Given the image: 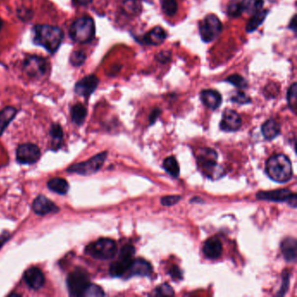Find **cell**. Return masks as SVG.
<instances>
[{"label": "cell", "mask_w": 297, "mask_h": 297, "mask_svg": "<svg viewBox=\"0 0 297 297\" xmlns=\"http://www.w3.org/2000/svg\"><path fill=\"white\" fill-rule=\"evenodd\" d=\"M87 115V110L85 106L78 103L71 108V120L78 126H81L85 122V118Z\"/></svg>", "instance_id": "26"}, {"label": "cell", "mask_w": 297, "mask_h": 297, "mask_svg": "<svg viewBox=\"0 0 297 297\" xmlns=\"http://www.w3.org/2000/svg\"><path fill=\"white\" fill-rule=\"evenodd\" d=\"M10 238H11V235L9 233L8 234H4V235L0 236V248L4 246V243L8 242Z\"/></svg>", "instance_id": "43"}, {"label": "cell", "mask_w": 297, "mask_h": 297, "mask_svg": "<svg viewBox=\"0 0 297 297\" xmlns=\"http://www.w3.org/2000/svg\"><path fill=\"white\" fill-rule=\"evenodd\" d=\"M163 167L166 170V173L174 178L179 177L180 175V166L178 164L176 159L174 156H170L164 160Z\"/></svg>", "instance_id": "29"}, {"label": "cell", "mask_w": 297, "mask_h": 297, "mask_svg": "<svg viewBox=\"0 0 297 297\" xmlns=\"http://www.w3.org/2000/svg\"><path fill=\"white\" fill-rule=\"evenodd\" d=\"M135 254V248L131 244L125 245L120 249L118 260L109 268V274L112 277H122L128 273Z\"/></svg>", "instance_id": "7"}, {"label": "cell", "mask_w": 297, "mask_h": 297, "mask_svg": "<svg viewBox=\"0 0 297 297\" xmlns=\"http://www.w3.org/2000/svg\"><path fill=\"white\" fill-rule=\"evenodd\" d=\"M86 255L101 261L112 259L117 253V244L109 238H101L88 244L85 248Z\"/></svg>", "instance_id": "5"}, {"label": "cell", "mask_w": 297, "mask_h": 297, "mask_svg": "<svg viewBox=\"0 0 297 297\" xmlns=\"http://www.w3.org/2000/svg\"><path fill=\"white\" fill-rule=\"evenodd\" d=\"M182 199V197L179 195H168V196L162 197V204L166 207H171L174 206L179 202V201Z\"/></svg>", "instance_id": "39"}, {"label": "cell", "mask_w": 297, "mask_h": 297, "mask_svg": "<svg viewBox=\"0 0 297 297\" xmlns=\"http://www.w3.org/2000/svg\"><path fill=\"white\" fill-rule=\"evenodd\" d=\"M24 281L27 283V285L31 290H40L45 285L46 277L45 274H43L42 271L39 268L31 267L30 269L26 270L24 273Z\"/></svg>", "instance_id": "13"}, {"label": "cell", "mask_w": 297, "mask_h": 297, "mask_svg": "<svg viewBox=\"0 0 297 297\" xmlns=\"http://www.w3.org/2000/svg\"><path fill=\"white\" fill-rule=\"evenodd\" d=\"M47 187L54 193L65 195L69 191V183L63 178H53L47 182Z\"/></svg>", "instance_id": "25"}, {"label": "cell", "mask_w": 297, "mask_h": 297, "mask_svg": "<svg viewBox=\"0 0 297 297\" xmlns=\"http://www.w3.org/2000/svg\"><path fill=\"white\" fill-rule=\"evenodd\" d=\"M168 274L173 278H177V279H182V271L180 269H178L177 267L174 266L170 270Z\"/></svg>", "instance_id": "42"}, {"label": "cell", "mask_w": 297, "mask_h": 297, "mask_svg": "<svg viewBox=\"0 0 297 297\" xmlns=\"http://www.w3.org/2000/svg\"><path fill=\"white\" fill-rule=\"evenodd\" d=\"M74 2L79 5H87V4H91L93 2V0H74Z\"/></svg>", "instance_id": "44"}, {"label": "cell", "mask_w": 297, "mask_h": 297, "mask_svg": "<svg viewBox=\"0 0 297 297\" xmlns=\"http://www.w3.org/2000/svg\"><path fill=\"white\" fill-rule=\"evenodd\" d=\"M266 173L274 182L279 183L289 182L293 175L290 159L284 155L271 156L266 163Z\"/></svg>", "instance_id": "2"}, {"label": "cell", "mask_w": 297, "mask_h": 297, "mask_svg": "<svg viewBox=\"0 0 297 297\" xmlns=\"http://www.w3.org/2000/svg\"><path fill=\"white\" fill-rule=\"evenodd\" d=\"M166 39V32L161 27H155L152 31H149L144 38V41L148 45L158 46L165 41Z\"/></svg>", "instance_id": "23"}, {"label": "cell", "mask_w": 297, "mask_h": 297, "mask_svg": "<svg viewBox=\"0 0 297 297\" xmlns=\"http://www.w3.org/2000/svg\"><path fill=\"white\" fill-rule=\"evenodd\" d=\"M162 7L166 16L172 17L177 12V2L176 0H162Z\"/></svg>", "instance_id": "30"}, {"label": "cell", "mask_w": 297, "mask_h": 297, "mask_svg": "<svg viewBox=\"0 0 297 297\" xmlns=\"http://www.w3.org/2000/svg\"><path fill=\"white\" fill-rule=\"evenodd\" d=\"M155 295L160 296V297H164V296H168L172 297L174 296V292L173 288L168 285L167 283H163L162 285L159 286L158 288L155 290Z\"/></svg>", "instance_id": "36"}, {"label": "cell", "mask_w": 297, "mask_h": 297, "mask_svg": "<svg viewBox=\"0 0 297 297\" xmlns=\"http://www.w3.org/2000/svg\"><path fill=\"white\" fill-rule=\"evenodd\" d=\"M243 7L239 0H231L228 4V15L237 18L243 13Z\"/></svg>", "instance_id": "32"}, {"label": "cell", "mask_w": 297, "mask_h": 297, "mask_svg": "<svg viewBox=\"0 0 297 297\" xmlns=\"http://www.w3.org/2000/svg\"><path fill=\"white\" fill-rule=\"evenodd\" d=\"M32 210L38 216H45L58 213L59 208L47 196L40 194L33 201Z\"/></svg>", "instance_id": "14"}, {"label": "cell", "mask_w": 297, "mask_h": 297, "mask_svg": "<svg viewBox=\"0 0 297 297\" xmlns=\"http://www.w3.org/2000/svg\"><path fill=\"white\" fill-rule=\"evenodd\" d=\"M105 292L101 289L100 286L90 283L88 288L85 290L84 297H104Z\"/></svg>", "instance_id": "35"}, {"label": "cell", "mask_w": 297, "mask_h": 297, "mask_svg": "<svg viewBox=\"0 0 297 297\" xmlns=\"http://www.w3.org/2000/svg\"><path fill=\"white\" fill-rule=\"evenodd\" d=\"M159 113H160V111L159 110H156L155 112H153V114L150 117V121L152 123H154L155 122V120H156V118L158 117Z\"/></svg>", "instance_id": "45"}, {"label": "cell", "mask_w": 297, "mask_h": 297, "mask_svg": "<svg viewBox=\"0 0 297 297\" xmlns=\"http://www.w3.org/2000/svg\"><path fill=\"white\" fill-rule=\"evenodd\" d=\"M201 100L207 108L216 110L222 102V97L216 90L208 89L201 93Z\"/></svg>", "instance_id": "19"}, {"label": "cell", "mask_w": 297, "mask_h": 297, "mask_svg": "<svg viewBox=\"0 0 297 297\" xmlns=\"http://www.w3.org/2000/svg\"><path fill=\"white\" fill-rule=\"evenodd\" d=\"M268 13H269L268 10H264V11L261 10L260 12L254 14L253 18L248 21L247 27H246L247 32H253L255 31L263 23V21L266 19Z\"/></svg>", "instance_id": "28"}, {"label": "cell", "mask_w": 297, "mask_h": 297, "mask_svg": "<svg viewBox=\"0 0 297 297\" xmlns=\"http://www.w3.org/2000/svg\"><path fill=\"white\" fill-rule=\"evenodd\" d=\"M99 83L100 81L95 75L93 74L87 75L81 79V81H78L74 86V92L80 96L86 98L94 93V91L99 85Z\"/></svg>", "instance_id": "12"}, {"label": "cell", "mask_w": 297, "mask_h": 297, "mask_svg": "<svg viewBox=\"0 0 297 297\" xmlns=\"http://www.w3.org/2000/svg\"><path fill=\"white\" fill-rule=\"evenodd\" d=\"M32 39L35 45L44 47L48 53L54 54L61 46L64 32L59 27L37 25L32 30Z\"/></svg>", "instance_id": "1"}, {"label": "cell", "mask_w": 297, "mask_h": 297, "mask_svg": "<svg viewBox=\"0 0 297 297\" xmlns=\"http://www.w3.org/2000/svg\"><path fill=\"white\" fill-rule=\"evenodd\" d=\"M196 158L199 167L206 176L214 180L223 175V168L217 164L218 155L216 151L209 147L201 148L198 151Z\"/></svg>", "instance_id": "4"}, {"label": "cell", "mask_w": 297, "mask_h": 297, "mask_svg": "<svg viewBox=\"0 0 297 297\" xmlns=\"http://www.w3.org/2000/svg\"><path fill=\"white\" fill-rule=\"evenodd\" d=\"M23 68L29 77L40 79L47 74L49 65L45 58L37 55H29L24 60Z\"/></svg>", "instance_id": "10"}, {"label": "cell", "mask_w": 297, "mask_h": 297, "mask_svg": "<svg viewBox=\"0 0 297 297\" xmlns=\"http://www.w3.org/2000/svg\"><path fill=\"white\" fill-rule=\"evenodd\" d=\"M124 10L128 13H135L138 10V3L136 0H125L123 2Z\"/></svg>", "instance_id": "38"}, {"label": "cell", "mask_w": 297, "mask_h": 297, "mask_svg": "<svg viewBox=\"0 0 297 297\" xmlns=\"http://www.w3.org/2000/svg\"><path fill=\"white\" fill-rule=\"evenodd\" d=\"M199 31L204 42H212L220 34L222 31V25L217 16L210 14L201 21Z\"/></svg>", "instance_id": "9"}, {"label": "cell", "mask_w": 297, "mask_h": 297, "mask_svg": "<svg viewBox=\"0 0 297 297\" xmlns=\"http://www.w3.org/2000/svg\"><path fill=\"white\" fill-rule=\"evenodd\" d=\"M70 38L79 44H87L93 41L95 37V23L88 16L81 17L71 25Z\"/></svg>", "instance_id": "3"}, {"label": "cell", "mask_w": 297, "mask_h": 297, "mask_svg": "<svg viewBox=\"0 0 297 297\" xmlns=\"http://www.w3.org/2000/svg\"><path fill=\"white\" fill-rule=\"evenodd\" d=\"M3 26H4V22H3V20H1V18H0V31L2 30Z\"/></svg>", "instance_id": "46"}, {"label": "cell", "mask_w": 297, "mask_h": 297, "mask_svg": "<svg viewBox=\"0 0 297 297\" xmlns=\"http://www.w3.org/2000/svg\"><path fill=\"white\" fill-rule=\"evenodd\" d=\"M51 137V149L57 151L63 146L64 132L61 126L58 123L53 124L49 130Z\"/></svg>", "instance_id": "21"}, {"label": "cell", "mask_w": 297, "mask_h": 297, "mask_svg": "<svg viewBox=\"0 0 297 297\" xmlns=\"http://www.w3.org/2000/svg\"><path fill=\"white\" fill-rule=\"evenodd\" d=\"M289 282H290V277H289V274L287 271H284L282 273V285L280 292L277 294L278 296H284L287 290L289 289Z\"/></svg>", "instance_id": "41"}, {"label": "cell", "mask_w": 297, "mask_h": 297, "mask_svg": "<svg viewBox=\"0 0 297 297\" xmlns=\"http://www.w3.org/2000/svg\"><path fill=\"white\" fill-rule=\"evenodd\" d=\"M86 60V55L83 51H74L70 56V63L74 66H81Z\"/></svg>", "instance_id": "31"}, {"label": "cell", "mask_w": 297, "mask_h": 297, "mask_svg": "<svg viewBox=\"0 0 297 297\" xmlns=\"http://www.w3.org/2000/svg\"><path fill=\"white\" fill-rule=\"evenodd\" d=\"M297 85L296 83H294L293 85L290 86L289 89V92H288V95H287V99H288V102L290 105L291 110L294 112H296V108H297Z\"/></svg>", "instance_id": "33"}, {"label": "cell", "mask_w": 297, "mask_h": 297, "mask_svg": "<svg viewBox=\"0 0 297 297\" xmlns=\"http://www.w3.org/2000/svg\"><path fill=\"white\" fill-rule=\"evenodd\" d=\"M262 133L265 139L272 140L280 135L281 126L275 120H269L263 124L262 127Z\"/></svg>", "instance_id": "24"}, {"label": "cell", "mask_w": 297, "mask_h": 297, "mask_svg": "<svg viewBox=\"0 0 297 297\" xmlns=\"http://www.w3.org/2000/svg\"><path fill=\"white\" fill-rule=\"evenodd\" d=\"M108 152H102L101 154L93 156L89 159L88 161L74 164L70 166L66 172L70 174H77L80 175H91V174H96L99 170H101L103 166L104 162L108 157Z\"/></svg>", "instance_id": "8"}, {"label": "cell", "mask_w": 297, "mask_h": 297, "mask_svg": "<svg viewBox=\"0 0 297 297\" xmlns=\"http://www.w3.org/2000/svg\"><path fill=\"white\" fill-rule=\"evenodd\" d=\"M232 101L238 103V104H247L250 103V99L243 92H238L236 95L232 97Z\"/></svg>", "instance_id": "40"}, {"label": "cell", "mask_w": 297, "mask_h": 297, "mask_svg": "<svg viewBox=\"0 0 297 297\" xmlns=\"http://www.w3.org/2000/svg\"><path fill=\"white\" fill-rule=\"evenodd\" d=\"M17 109L13 107H6L0 111V136H2L8 126L17 115Z\"/></svg>", "instance_id": "22"}, {"label": "cell", "mask_w": 297, "mask_h": 297, "mask_svg": "<svg viewBox=\"0 0 297 297\" xmlns=\"http://www.w3.org/2000/svg\"><path fill=\"white\" fill-rule=\"evenodd\" d=\"M90 283L88 273L83 269L74 270L68 274L66 279V286L69 295L72 297H84Z\"/></svg>", "instance_id": "6"}, {"label": "cell", "mask_w": 297, "mask_h": 297, "mask_svg": "<svg viewBox=\"0 0 297 297\" xmlns=\"http://www.w3.org/2000/svg\"><path fill=\"white\" fill-rule=\"evenodd\" d=\"M17 14L20 20H22L24 22H27L28 20H31L33 17V13L31 10L27 9V8H20L17 11Z\"/></svg>", "instance_id": "37"}, {"label": "cell", "mask_w": 297, "mask_h": 297, "mask_svg": "<svg viewBox=\"0 0 297 297\" xmlns=\"http://www.w3.org/2000/svg\"><path fill=\"white\" fill-rule=\"evenodd\" d=\"M39 147L32 143H26L19 146L16 151V160L22 165H32L40 158Z\"/></svg>", "instance_id": "11"}, {"label": "cell", "mask_w": 297, "mask_h": 297, "mask_svg": "<svg viewBox=\"0 0 297 297\" xmlns=\"http://www.w3.org/2000/svg\"><path fill=\"white\" fill-rule=\"evenodd\" d=\"M242 118L238 112L232 109L225 110L220 122V129L225 132H236L242 127Z\"/></svg>", "instance_id": "15"}, {"label": "cell", "mask_w": 297, "mask_h": 297, "mask_svg": "<svg viewBox=\"0 0 297 297\" xmlns=\"http://www.w3.org/2000/svg\"><path fill=\"white\" fill-rule=\"evenodd\" d=\"M293 195V193L290 189H282L266 191V192H259L256 197L262 201H274V202H288L290 197Z\"/></svg>", "instance_id": "17"}, {"label": "cell", "mask_w": 297, "mask_h": 297, "mask_svg": "<svg viewBox=\"0 0 297 297\" xmlns=\"http://www.w3.org/2000/svg\"><path fill=\"white\" fill-rule=\"evenodd\" d=\"M203 253L207 258L216 260L222 254V243L218 237H211L207 240L203 246Z\"/></svg>", "instance_id": "18"}, {"label": "cell", "mask_w": 297, "mask_h": 297, "mask_svg": "<svg viewBox=\"0 0 297 297\" xmlns=\"http://www.w3.org/2000/svg\"><path fill=\"white\" fill-rule=\"evenodd\" d=\"M153 272L150 263L144 259H134L128 269V273L125 276L128 278L133 276H149Z\"/></svg>", "instance_id": "16"}, {"label": "cell", "mask_w": 297, "mask_h": 297, "mask_svg": "<svg viewBox=\"0 0 297 297\" xmlns=\"http://www.w3.org/2000/svg\"><path fill=\"white\" fill-rule=\"evenodd\" d=\"M226 81H228V83H230L238 88H246L247 86V81H245L244 78L240 76L238 74H234V75L229 76Z\"/></svg>", "instance_id": "34"}, {"label": "cell", "mask_w": 297, "mask_h": 297, "mask_svg": "<svg viewBox=\"0 0 297 297\" xmlns=\"http://www.w3.org/2000/svg\"><path fill=\"white\" fill-rule=\"evenodd\" d=\"M282 253L286 261L289 263H295L297 261V243L293 237H288L282 241L281 244Z\"/></svg>", "instance_id": "20"}, {"label": "cell", "mask_w": 297, "mask_h": 297, "mask_svg": "<svg viewBox=\"0 0 297 297\" xmlns=\"http://www.w3.org/2000/svg\"><path fill=\"white\" fill-rule=\"evenodd\" d=\"M243 11L248 15H254L260 12L264 4L263 0H243L241 2Z\"/></svg>", "instance_id": "27"}]
</instances>
